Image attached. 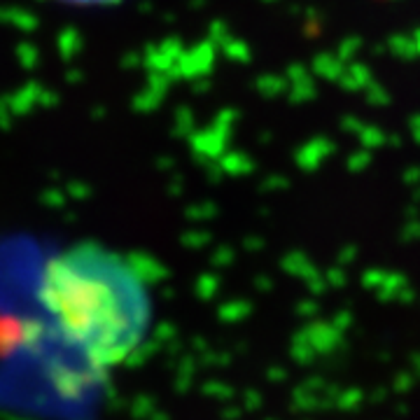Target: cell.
Wrapping results in <instances>:
<instances>
[{"label":"cell","instance_id":"1","mask_svg":"<svg viewBox=\"0 0 420 420\" xmlns=\"http://www.w3.org/2000/svg\"><path fill=\"white\" fill-rule=\"evenodd\" d=\"M40 297L56 325L98 364L120 362L145 334V285L131 262L100 246H78L54 257Z\"/></svg>","mask_w":420,"mask_h":420},{"label":"cell","instance_id":"2","mask_svg":"<svg viewBox=\"0 0 420 420\" xmlns=\"http://www.w3.org/2000/svg\"><path fill=\"white\" fill-rule=\"evenodd\" d=\"M65 3H107V0H65Z\"/></svg>","mask_w":420,"mask_h":420}]
</instances>
